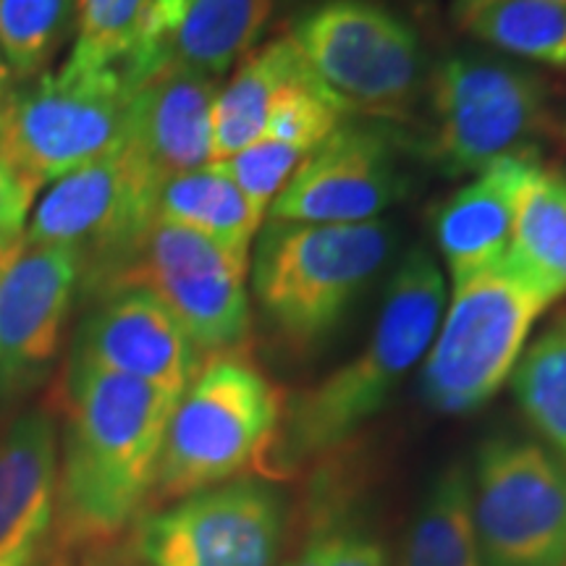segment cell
I'll return each instance as SVG.
<instances>
[{"mask_svg": "<svg viewBox=\"0 0 566 566\" xmlns=\"http://www.w3.org/2000/svg\"><path fill=\"white\" fill-rule=\"evenodd\" d=\"M174 405L176 396L142 380L69 363L55 541H113L142 516Z\"/></svg>", "mask_w": 566, "mask_h": 566, "instance_id": "obj_1", "label": "cell"}, {"mask_svg": "<svg viewBox=\"0 0 566 566\" xmlns=\"http://www.w3.org/2000/svg\"><path fill=\"white\" fill-rule=\"evenodd\" d=\"M446 307V279L428 252L412 250L396 268L363 349L342 367L283 401L279 436L268 451L275 472H296L338 454L384 412L407 373L428 354Z\"/></svg>", "mask_w": 566, "mask_h": 566, "instance_id": "obj_2", "label": "cell"}, {"mask_svg": "<svg viewBox=\"0 0 566 566\" xmlns=\"http://www.w3.org/2000/svg\"><path fill=\"white\" fill-rule=\"evenodd\" d=\"M391 252L394 231L384 218L352 226L265 221L250 258L260 315L292 352L315 349Z\"/></svg>", "mask_w": 566, "mask_h": 566, "instance_id": "obj_3", "label": "cell"}, {"mask_svg": "<svg viewBox=\"0 0 566 566\" xmlns=\"http://www.w3.org/2000/svg\"><path fill=\"white\" fill-rule=\"evenodd\" d=\"M281 412V394L242 352L212 354L168 417L155 499L179 501L258 467L279 436Z\"/></svg>", "mask_w": 566, "mask_h": 566, "instance_id": "obj_4", "label": "cell"}, {"mask_svg": "<svg viewBox=\"0 0 566 566\" xmlns=\"http://www.w3.org/2000/svg\"><path fill=\"white\" fill-rule=\"evenodd\" d=\"M551 304L506 258L451 281L449 304L422 365L424 401L441 415L485 407L512 378L537 317Z\"/></svg>", "mask_w": 566, "mask_h": 566, "instance_id": "obj_5", "label": "cell"}, {"mask_svg": "<svg viewBox=\"0 0 566 566\" xmlns=\"http://www.w3.org/2000/svg\"><path fill=\"white\" fill-rule=\"evenodd\" d=\"M132 95L118 69L63 63L17 82L0 101V163L40 189L122 150Z\"/></svg>", "mask_w": 566, "mask_h": 566, "instance_id": "obj_6", "label": "cell"}, {"mask_svg": "<svg viewBox=\"0 0 566 566\" xmlns=\"http://www.w3.org/2000/svg\"><path fill=\"white\" fill-rule=\"evenodd\" d=\"M430 132L424 155L441 174H480L530 153L548 118V87L533 69L491 53L438 61L424 82Z\"/></svg>", "mask_w": 566, "mask_h": 566, "instance_id": "obj_7", "label": "cell"}, {"mask_svg": "<svg viewBox=\"0 0 566 566\" xmlns=\"http://www.w3.org/2000/svg\"><path fill=\"white\" fill-rule=\"evenodd\" d=\"M289 38L349 116L405 122L424 90L420 38L373 0H323L294 21Z\"/></svg>", "mask_w": 566, "mask_h": 566, "instance_id": "obj_8", "label": "cell"}, {"mask_svg": "<svg viewBox=\"0 0 566 566\" xmlns=\"http://www.w3.org/2000/svg\"><path fill=\"white\" fill-rule=\"evenodd\" d=\"M483 566H566V459L546 443L493 436L470 475Z\"/></svg>", "mask_w": 566, "mask_h": 566, "instance_id": "obj_9", "label": "cell"}, {"mask_svg": "<svg viewBox=\"0 0 566 566\" xmlns=\"http://www.w3.org/2000/svg\"><path fill=\"white\" fill-rule=\"evenodd\" d=\"M158 189V176L122 147L53 181L34 202L24 237L80 254L82 289L97 296L155 221Z\"/></svg>", "mask_w": 566, "mask_h": 566, "instance_id": "obj_10", "label": "cell"}, {"mask_svg": "<svg viewBox=\"0 0 566 566\" xmlns=\"http://www.w3.org/2000/svg\"><path fill=\"white\" fill-rule=\"evenodd\" d=\"M250 260L155 218L101 294L139 286L166 304L200 354L242 352L252 336Z\"/></svg>", "mask_w": 566, "mask_h": 566, "instance_id": "obj_11", "label": "cell"}, {"mask_svg": "<svg viewBox=\"0 0 566 566\" xmlns=\"http://www.w3.org/2000/svg\"><path fill=\"white\" fill-rule=\"evenodd\" d=\"M283 525L279 488L239 478L142 514L132 543L150 566H275Z\"/></svg>", "mask_w": 566, "mask_h": 566, "instance_id": "obj_12", "label": "cell"}, {"mask_svg": "<svg viewBox=\"0 0 566 566\" xmlns=\"http://www.w3.org/2000/svg\"><path fill=\"white\" fill-rule=\"evenodd\" d=\"M82 289V258L21 233L0 244V409L42 386Z\"/></svg>", "mask_w": 566, "mask_h": 566, "instance_id": "obj_13", "label": "cell"}, {"mask_svg": "<svg viewBox=\"0 0 566 566\" xmlns=\"http://www.w3.org/2000/svg\"><path fill=\"white\" fill-rule=\"evenodd\" d=\"M391 139L378 122H344L302 160L265 221L331 226L380 221L405 195V176L396 166Z\"/></svg>", "mask_w": 566, "mask_h": 566, "instance_id": "obj_14", "label": "cell"}, {"mask_svg": "<svg viewBox=\"0 0 566 566\" xmlns=\"http://www.w3.org/2000/svg\"><path fill=\"white\" fill-rule=\"evenodd\" d=\"M69 363L142 380L179 399L202 357L158 296L124 286L97 296L80 323Z\"/></svg>", "mask_w": 566, "mask_h": 566, "instance_id": "obj_15", "label": "cell"}, {"mask_svg": "<svg viewBox=\"0 0 566 566\" xmlns=\"http://www.w3.org/2000/svg\"><path fill=\"white\" fill-rule=\"evenodd\" d=\"M59 533V424L30 407L0 428V566H42Z\"/></svg>", "mask_w": 566, "mask_h": 566, "instance_id": "obj_16", "label": "cell"}, {"mask_svg": "<svg viewBox=\"0 0 566 566\" xmlns=\"http://www.w3.org/2000/svg\"><path fill=\"white\" fill-rule=\"evenodd\" d=\"M221 82L158 71L134 87L124 147L163 184L212 163V103Z\"/></svg>", "mask_w": 566, "mask_h": 566, "instance_id": "obj_17", "label": "cell"}, {"mask_svg": "<svg viewBox=\"0 0 566 566\" xmlns=\"http://www.w3.org/2000/svg\"><path fill=\"white\" fill-rule=\"evenodd\" d=\"M275 0H195L153 51L118 69L132 87L158 71H184L221 82L263 38Z\"/></svg>", "mask_w": 566, "mask_h": 566, "instance_id": "obj_18", "label": "cell"}, {"mask_svg": "<svg viewBox=\"0 0 566 566\" xmlns=\"http://www.w3.org/2000/svg\"><path fill=\"white\" fill-rule=\"evenodd\" d=\"M535 153L504 158L457 189L436 216V242L451 281L499 265L512 244L516 195Z\"/></svg>", "mask_w": 566, "mask_h": 566, "instance_id": "obj_19", "label": "cell"}, {"mask_svg": "<svg viewBox=\"0 0 566 566\" xmlns=\"http://www.w3.org/2000/svg\"><path fill=\"white\" fill-rule=\"evenodd\" d=\"M155 218L200 233L244 260H250L254 239L265 223V216L252 208L218 163L163 181Z\"/></svg>", "mask_w": 566, "mask_h": 566, "instance_id": "obj_20", "label": "cell"}, {"mask_svg": "<svg viewBox=\"0 0 566 566\" xmlns=\"http://www.w3.org/2000/svg\"><path fill=\"white\" fill-rule=\"evenodd\" d=\"M506 260L551 302L566 296V174L530 163Z\"/></svg>", "mask_w": 566, "mask_h": 566, "instance_id": "obj_21", "label": "cell"}, {"mask_svg": "<svg viewBox=\"0 0 566 566\" xmlns=\"http://www.w3.org/2000/svg\"><path fill=\"white\" fill-rule=\"evenodd\" d=\"M302 66V53L289 34L254 48L239 63L212 103V163L231 158L263 139L275 95Z\"/></svg>", "mask_w": 566, "mask_h": 566, "instance_id": "obj_22", "label": "cell"}, {"mask_svg": "<svg viewBox=\"0 0 566 566\" xmlns=\"http://www.w3.org/2000/svg\"><path fill=\"white\" fill-rule=\"evenodd\" d=\"M401 566H483L472 527L470 472L451 464L424 495Z\"/></svg>", "mask_w": 566, "mask_h": 566, "instance_id": "obj_23", "label": "cell"}, {"mask_svg": "<svg viewBox=\"0 0 566 566\" xmlns=\"http://www.w3.org/2000/svg\"><path fill=\"white\" fill-rule=\"evenodd\" d=\"M457 27L512 59L566 69V0H495Z\"/></svg>", "mask_w": 566, "mask_h": 566, "instance_id": "obj_24", "label": "cell"}, {"mask_svg": "<svg viewBox=\"0 0 566 566\" xmlns=\"http://www.w3.org/2000/svg\"><path fill=\"white\" fill-rule=\"evenodd\" d=\"M512 388L530 424L566 459V315L527 346L512 373Z\"/></svg>", "mask_w": 566, "mask_h": 566, "instance_id": "obj_25", "label": "cell"}, {"mask_svg": "<svg viewBox=\"0 0 566 566\" xmlns=\"http://www.w3.org/2000/svg\"><path fill=\"white\" fill-rule=\"evenodd\" d=\"M74 21L76 0H0V53L13 80H32L51 66Z\"/></svg>", "mask_w": 566, "mask_h": 566, "instance_id": "obj_26", "label": "cell"}, {"mask_svg": "<svg viewBox=\"0 0 566 566\" xmlns=\"http://www.w3.org/2000/svg\"><path fill=\"white\" fill-rule=\"evenodd\" d=\"M150 9L153 0H76L69 66L82 71L122 69L137 51Z\"/></svg>", "mask_w": 566, "mask_h": 566, "instance_id": "obj_27", "label": "cell"}, {"mask_svg": "<svg viewBox=\"0 0 566 566\" xmlns=\"http://www.w3.org/2000/svg\"><path fill=\"white\" fill-rule=\"evenodd\" d=\"M313 516L302 548L283 566H388L384 543L370 527L352 520L346 499L331 488V480L317 483Z\"/></svg>", "mask_w": 566, "mask_h": 566, "instance_id": "obj_28", "label": "cell"}, {"mask_svg": "<svg viewBox=\"0 0 566 566\" xmlns=\"http://www.w3.org/2000/svg\"><path fill=\"white\" fill-rule=\"evenodd\" d=\"M349 118L342 101L317 80L304 61V66L275 95L263 139L283 142L310 155Z\"/></svg>", "mask_w": 566, "mask_h": 566, "instance_id": "obj_29", "label": "cell"}, {"mask_svg": "<svg viewBox=\"0 0 566 566\" xmlns=\"http://www.w3.org/2000/svg\"><path fill=\"white\" fill-rule=\"evenodd\" d=\"M304 158H307V153L283 145V142L258 139L254 145L221 160L218 166L242 189L252 208L268 218V210H271L275 197L292 181Z\"/></svg>", "mask_w": 566, "mask_h": 566, "instance_id": "obj_30", "label": "cell"}, {"mask_svg": "<svg viewBox=\"0 0 566 566\" xmlns=\"http://www.w3.org/2000/svg\"><path fill=\"white\" fill-rule=\"evenodd\" d=\"M38 187L24 181L11 168L0 163V244H9L21 237L30 223Z\"/></svg>", "mask_w": 566, "mask_h": 566, "instance_id": "obj_31", "label": "cell"}, {"mask_svg": "<svg viewBox=\"0 0 566 566\" xmlns=\"http://www.w3.org/2000/svg\"><path fill=\"white\" fill-rule=\"evenodd\" d=\"M192 3H195V0H153V9H150V17H147L145 34H142L137 51L132 53V59L126 61L124 66H129L132 61L142 59V55H145L147 51H153V48L158 45V42L166 38V34L171 32L176 24H179L184 11H187Z\"/></svg>", "mask_w": 566, "mask_h": 566, "instance_id": "obj_32", "label": "cell"}, {"mask_svg": "<svg viewBox=\"0 0 566 566\" xmlns=\"http://www.w3.org/2000/svg\"><path fill=\"white\" fill-rule=\"evenodd\" d=\"M82 566H150L145 558L139 556V551L134 548L132 541H103L84 546Z\"/></svg>", "mask_w": 566, "mask_h": 566, "instance_id": "obj_33", "label": "cell"}, {"mask_svg": "<svg viewBox=\"0 0 566 566\" xmlns=\"http://www.w3.org/2000/svg\"><path fill=\"white\" fill-rule=\"evenodd\" d=\"M488 3H495V0H451V19H454V24H462L470 13H475Z\"/></svg>", "mask_w": 566, "mask_h": 566, "instance_id": "obj_34", "label": "cell"}, {"mask_svg": "<svg viewBox=\"0 0 566 566\" xmlns=\"http://www.w3.org/2000/svg\"><path fill=\"white\" fill-rule=\"evenodd\" d=\"M13 84H17V80H13V74H11L9 63H6V59H3V53H0V101L9 95V90L13 87Z\"/></svg>", "mask_w": 566, "mask_h": 566, "instance_id": "obj_35", "label": "cell"}, {"mask_svg": "<svg viewBox=\"0 0 566 566\" xmlns=\"http://www.w3.org/2000/svg\"><path fill=\"white\" fill-rule=\"evenodd\" d=\"M564 132H566V126H564Z\"/></svg>", "mask_w": 566, "mask_h": 566, "instance_id": "obj_36", "label": "cell"}]
</instances>
